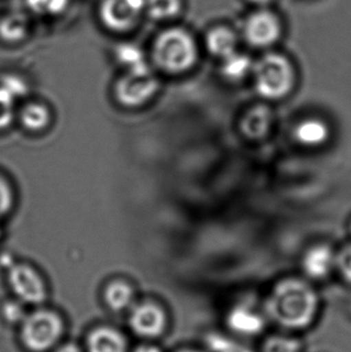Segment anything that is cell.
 <instances>
[{
	"label": "cell",
	"mask_w": 351,
	"mask_h": 352,
	"mask_svg": "<svg viewBox=\"0 0 351 352\" xmlns=\"http://www.w3.org/2000/svg\"><path fill=\"white\" fill-rule=\"evenodd\" d=\"M319 294L308 283L288 277L276 283L265 300L267 318L280 328L292 332L310 328L319 316Z\"/></svg>",
	"instance_id": "6da1fadb"
},
{
	"label": "cell",
	"mask_w": 351,
	"mask_h": 352,
	"mask_svg": "<svg viewBox=\"0 0 351 352\" xmlns=\"http://www.w3.org/2000/svg\"><path fill=\"white\" fill-rule=\"evenodd\" d=\"M202 47L199 37L181 22L159 26L148 43L150 66L170 76L187 74L197 65Z\"/></svg>",
	"instance_id": "7a4b0ae2"
},
{
	"label": "cell",
	"mask_w": 351,
	"mask_h": 352,
	"mask_svg": "<svg viewBox=\"0 0 351 352\" xmlns=\"http://www.w3.org/2000/svg\"><path fill=\"white\" fill-rule=\"evenodd\" d=\"M255 87L263 98H284L294 88L296 72L290 58L278 52H266L253 64Z\"/></svg>",
	"instance_id": "3957f363"
},
{
	"label": "cell",
	"mask_w": 351,
	"mask_h": 352,
	"mask_svg": "<svg viewBox=\"0 0 351 352\" xmlns=\"http://www.w3.org/2000/svg\"><path fill=\"white\" fill-rule=\"evenodd\" d=\"M95 19L106 34L126 38L146 21V0H98Z\"/></svg>",
	"instance_id": "277c9868"
},
{
	"label": "cell",
	"mask_w": 351,
	"mask_h": 352,
	"mask_svg": "<svg viewBox=\"0 0 351 352\" xmlns=\"http://www.w3.org/2000/svg\"><path fill=\"white\" fill-rule=\"evenodd\" d=\"M284 22L271 8H255L241 26L240 37L251 47L271 50L282 39Z\"/></svg>",
	"instance_id": "5b68a950"
},
{
	"label": "cell",
	"mask_w": 351,
	"mask_h": 352,
	"mask_svg": "<svg viewBox=\"0 0 351 352\" xmlns=\"http://www.w3.org/2000/svg\"><path fill=\"white\" fill-rule=\"evenodd\" d=\"M62 322L51 311L34 312L25 318L21 330V338L30 351L41 352L51 349L61 336Z\"/></svg>",
	"instance_id": "8992f818"
},
{
	"label": "cell",
	"mask_w": 351,
	"mask_h": 352,
	"mask_svg": "<svg viewBox=\"0 0 351 352\" xmlns=\"http://www.w3.org/2000/svg\"><path fill=\"white\" fill-rule=\"evenodd\" d=\"M159 89V80L150 67L125 72L115 84V96L121 104L137 107L152 98Z\"/></svg>",
	"instance_id": "52a82bcc"
},
{
	"label": "cell",
	"mask_w": 351,
	"mask_h": 352,
	"mask_svg": "<svg viewBox=\"0 0 351 352\" xmlns=\"http://www.w3.org/2000/svg\"><path fill=\"white\" fill-rule=\"evenodd\" d=\"M8 279L12 293L22 301L39 304L45 300V283L32 267L26 264L12 265Z\"/></svg>",
	"instance_id": "ba28073f"
},
{
	"label": "cell",
	"mask_w": 351,
	"mask_h": 352,
	"mask_svg": "<svg viewBox=\"0 0 351 352\" xmlns=\"http://www.w3.org/2000/svg\"><path fill=\"white\" fill-rule=\"evenodd\" d=\"M240 39V33L229 25L212 24L204 31L200 43L204 51L220 60L239 50Z\"/></svg>",
	"instance_id": "9c48e42d"
},
{
	"label": "cell",
	"mask_w": 351,
	"mask_h": 352,
	"mask_svg": "<svg viewBox=\"0 0 351 352\" xmlns=\"http://www.w3.org/2000/svg\"><path fill=\"white\" fill-rule=\"evenodd\" d=\"M166 318L164 312L154 304H140L130 316V326L142 337H157L164 330Z\"/></svg>",
	"instance_id": "30bf717a"
},
{
	"label": "cell",
	"mask_w": 351,
	"mask_h": 352,
	"mask_svg": "<svg viewBox=\"0 0 351 352\" xmlns=\"http://www.w3.org/2000/svg\"><path fill=\"white\" fill-rule=\"evenodd\" d=\"M336 252L327 244H317L303 256L302 268L310 279L321 280L335 269Z\"/></svg>",
	"instance_id": "8fae6325"
},
{
	"label": "cell",
	"mask_w": 351,
	"mask_h": 352,
	"mask_svg": "<svg viewBox=\"0 0 351 352\" xmlns=\"http://www.w3.org/2000/svg\"><path fill=\"white\" fill-rule=\"evenodd\" d=\"M33 33L30 16L21 10H12L0 16V41L6 45H21Z\"/></svg>",
	"instance_id": "7c38bea8"
},
{
	"label": "cell",
	"mask_w": 351,
	"mask_h": 352,
	"mask_svg": "<svg viewBox=\"0 0 351 352\" xmlns=\"http://www.w3.org/2000/svg\"><path fill=\"white\" fill-rule=\"evenodd\" d=\"M273 120V111L266 104L255 105L241 118V133L249 140H262L269 133Z\"/></svg>",
	"instance_id": "4fadbf2b"
},
{
	"label": "cell",
	"mask_w": 351,
	"mask_h": 352,
	"mask_svg": "<svg viewBox=\"0 0 351 352\" xmlns=\"http://www.w3.org/2000/svg\"><path fill=\"white\" fill-rule=\"evenodd\" d=\"M146 20L159 26L181 22L187 0H146Z\"/></svg>",
	"instance_id": "5bb4252c"
},
{
	"label": "cell",
	"mask_w": 351,
	"mask_h": 352,
	"mask_svg": "<svg viewBox=\"0 0 351 352\" xmlns=\"http://www.w3.org/2000/svg\"><path fill=\"white\" fill-rule=\"evenodd\" d=\"M119 41L113 47V55L115 61L125 68V72H135L150 67L148 53L137 43L126 38H117Z\"/></svg>",
	"instance_id": "9a60e30c"
},
{
	"label": "cell",
	"mask_w": 351,
	"mask_h": 352,
	"mask_svg": "<svg viewBox=\"0 0 351 352\" xmlns=\"http://www.w3.org/2000/svg\"><path fill=\"white\" fill-rule=\"evenodd\" d=\"M229 328L236 334L253 336L259 334L265 326L263 316L251 308L236 306L229 312L227 318Z\"/></svg>",
	"instance_id": "2e32d148"
},
{
	"label": "cell",
	"mask_w": 351,
	"mask_h": 352,
	"mask_svg": "<svg viewBox=\"0 0 351 352\" xmlns=\"http://www.w3.org/2000/svg\"><path fill=\"white\" fill-rule=\"evenodd\" d=\"M329 128L321 120L307 119L300 122L295 129V138L305 146H317L329 138Z\"/></svg>",
	"instance_id": "e0dca14e"
},
{
	"label": "cell",
	"mask_w": 351,
	"mask_h": 352,
	"mask_svg": "<svg viewBox=\"0 0 351 352\" xmlns=\"http://www.w3.org/2000/svg\"><path fill=\"white\" fill-rule=\"evenodd\" d=\"M125 339L113 329H97L89 336V352H125Z\"/></svg>",
	"instance_id": "ac0fdd59"
},
{
	"label": "cell",
	"mask_w": 351,
	"mask_h": 352,
	"mask_svg": "<svg viewBox=\"0 0 351 352\" xmlns=\"http://www.w3.org/2000/svg\"><path fill=\"white\" fill-rule=\"evenodd\" d=\"M220 61V72L225 78L231 80L245 78L253 72L255 61L251 56L237 50L234 53L223 58Z\"/></svg>",
	"instance_id": "d6986e66"
},
{
	"label": "cell",
	"mask_w": 351,
	"mask_h": 352,
	"mask_svg": "<svg viewBox=\"0 0 351 352\" xmlns=\"http://www.w3.org/2000/svg\"><path fill=\"white\" fill-rule=\"evenodd\" d=\"M23 127L30 131H41L51 122V111L43 103H26L19 115Z\"/></svg>",
	"instance_id": "ffe728a7"
},
{
	"label": "cell",
	"mask_w": 351,
	"mask_h": 352,
	"mask_svg": "<svg viewBox=\"0 0 351 352\" xmlns=\"http://www.w3.org/2000/svg\"><path fill=\"white\" fill-rule=\"evenodd\" d=\"M105 302L111 309L121 311L131 303L133 292L129 285L123 281L111 283L105 289Z\"/></svg>",
	"instance_id": "44dd1931"
},
{
	"label": "cell",
	"mask_w": 351,
	"mask_h": 352,
	"mask_svg": "<svg viewBox=\"0 0 351 352\" xmlns=\"http://www.w3.org/2000/svg\"><path fill=\"white\" fill-rule=\"evenodd\" d=\"M16 117V98L0 86V131L12 125Z\"/></svg>",
	"instance_id": "7402d4cb"
},
{
	"label": "cell",
	"mask_w": 351,
	"mask_h": 352,
	"mask_svg": "<svg viewBox=\"0 0 351 352\" xmlns=\"http://www.w3.org/2000/svg\"><path fill=\"white\" fill-rule=\"evenodd\" d=\"M263 352H302V345L297 339L278 335L266 340Z\"/></svg>",
	"instance_id": "603a6c76"
},
{
	"label": "cell",
	"mask_w": 351,
	"mask_h": 352,
	"mask_svg": "<svg viewBox=\"0 0 351 352\" xmlns=\"http://www.w3.org/2000/svg\"><path fill=\"white\" fill-rule=\"evenodd\" d=\"M14 192L10 180L0 173V219L10 214L14 208Z\"/></svg>",
	"instance_id": "cb8c5ba5"
},
{
	"label": "cell",
	"mask_w": 351,
	"mask_h": 352,
	"mask_svg": "<svg viewBox=\"0 0 351 352\" xmlns=\"http://www.w3.org/2000/svg\"><path fill=\"white\" fill-rule=\"evenodd\" d=\"M335 268L344 280L351 283V243L336 252Z\"/></svg>",
	"instance_id": "d4e9b609"
},
{
	"label": "cell",
	"mask_w": 351,
	"mask_h": 352,
	"mask_svg": "<svg viewBox=\"0 0 351 352\" xmlns=\"http://www.w3.org/2000/svg\"><path fill=\"white\" fill-rule=\"evenodd\" d=\"M0 86L3 87L16 99V97L24 94L25 91H26L25 82L18 76H12V74H6V76H2L1 80H0Z\"/></svg>",
	"instance_id": "484cf974"
},
{
	"label": "cell",
	"mask_w": 351,
	"mask_h": 352,
	"mask_svg": "<svg viewBox=\"0 0 351 352\" xmlns=\"http://www.w3.org/2000/svg\"><path fill=\"white\" fill-rule=\"evenodd\" d=\"M6 318L12 322H16L21 318L23 316L22 308L19 307L16 304H10V306H6Z\"/></svg>",
	"instance_id": "4316f807"
},
{
	"label": "cell",
	"mask_w": 351,
	"mask_h": 352,
	"mask_svg": "<svg viewBox=\"0 0 351 352\" xmlns=\"http://www.w3.org/2000/svg\"><path fill=\"white\" fill-rule=\"evenodd\" d=\"M247 1L253 4V8H271V4L275 0H247Z\"/></svg>",
	"instance_id": "83f0119b"
},
{
	"label": "cell",
	"mask_w": 351,
	"mask_h": 352,
	"mask_svg": "<svg viewBox=\"0 0 351 352\" xmlns=\"http://www.w3.org/2000/svg\"><path fill=\"white\" fill-rule=\"evenodd\" d=\"M57 352H80V349L73 344H66L60 347Z\"/></svg>",
	"instance_id": "f1b7e54d"
},
{
	"label": "cell",
	"mask_w": 351,
	"mask_h": 352,
	"mask_svg": "<svg viewBox=\"0 0 351 352\" xmlns=\"http://www.w3.org/2000/svg\"><path fill=\"white\" fill-rule=\"evenodd\" d=\"M135 352H161V351L154 346H141L136 349Z\"/></svg>",
	"instance_id": "f546056e"
},
{
	"label": "cell",
	"mask_w": 351,
	"mask_h": 352,
	"mask_svg": "<svg viewBox=\"0 0 351 352\" xmlns=\"http://www.w3.org/2000/svg\"><path fill=\"white\" fill-rule=\"evenodd\" d=\"M181 352H199V351H183Z\"/></svg>",
	"instance_id": "4dcf8cb0"
},
{
	"label": "cell",
	"mask_w": 351,
	"mask_h": 352,
	"mask_svg": "<svg viewBox=\"0 0 351 352\" xmlns=\"http://www.w3.org/2000/svg\"><path fill=\"white\" fill-rule=\"evenodd\" d=\"M350 228H351V225H350Z\"/></svg>",
	"instance_id": "1f68e13d"
}]
</instances>
